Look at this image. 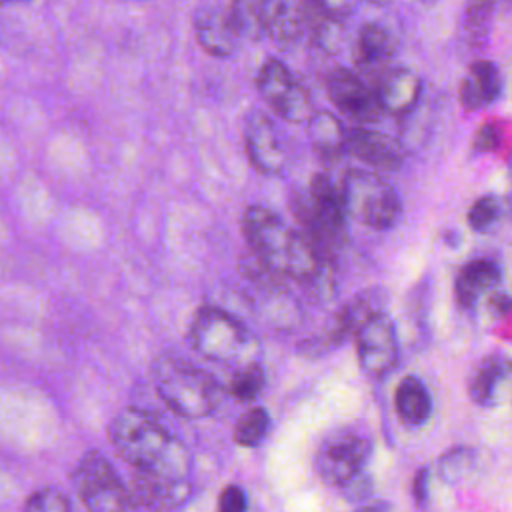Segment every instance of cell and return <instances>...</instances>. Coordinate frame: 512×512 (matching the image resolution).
Returning a JSON list of instances; mask_svg holds the SVG:
<instances>
[{
  "label": "cell",
  "instance_id": "obj_24",
  "mask_svg": "<svg viewBox=\"0 0 512 512\" xmlns=\"http://www.w3.org/2000/svg\"><path fill=\"white\" fill-rule=\"evenodd\" d=\"M392 52H394V40L382 24L368 22L360 28L358 54L364 64H380L388 60Z\"/></svg>",
  "mask_w": 512,
  "mask_h": 512
},
{
  "label": "cell",
  "instance_id": "obj_27",
  "mask_svg": "<svg viewBox=\"0 0 512 512\" xmlns=\"http://www.w3.org/2000/svg\"><path fill=\"white\" fill-rule=\"evenodd\" d=\"M268 426H270L268 412L260 406L250 408L248 412H244L238 418V422L234 426V442L240 446H246V448L258 446L264 440Z\"/></svg>",
  "mask_w": 512,
  "mask_h": 512
},
{
  "label": "cell",
  "instance_id": "obj_14",
  "mask_svg": "<svg viewBox=\"0 0 512 512\" xmlns=\"http://www.w3.org/2000/svg\"><path fill=\"white\" fill-rule=\"evenodd\" d=\"M190 496V484L184 474L172 472H136L132 498L142 506L166 512L182 506Z\"/></svg>",
  "mask_w": 512,
  "mask_h": 512
},
{
  "label": "cell",
  "instance_id": "obj_26",
  "mask_svg": "<svg viewBox=\"0 0 512 512\" xmlns=\"http://www.w3.org/2000/svg\"><path fill=\"white\" fill-rule=\"evenodd\" d=\"M474 462H476V452L472 448L454 446L438 458L436 472L442 482L456 484L474 468Z\"/></svg>",
  "mask_w": 512,
  "mask_h": 512
},
{
  "label": "cell",
  "instance_id": "obj_16",
  "mask_svg": "<svg viewBox=\"0 0 512 512\" xmlns=\"http://www.w3.org/2000/svg\"><path fill=\"white\" fill-rule=\"evenodd\" d=\"M382 300L384 296L380 294V290L370 288L364 290L360 294H356L348 304L342 306V310L334 316V322L326 328L324 336L316 338L318 348L322 346H340L346 338L354 336L358 332V328L374 314L384 312L382 310Z\"/></svg>",
  "mask_w": 512,
  "mask_h": 512
},
{
  "label": "cell",
  "instance_id": "obj_3",
  "mask_svg": "<svg viewBox=\"0 0 512 512\" xmlns=\"http://www.w3.org/2000/svg\"><path fill=\"white\" fill-rule=\"evenodd\" d=\"M150 374L160 400L182 418L210 416L222 404L220 382L186 358L164 354L154 360Z\"/></svg>",
  "mask_w": 512,
  "mask_h": 512
},
{
  "label": "cell",
  "instance_id": "obj_18",
  "mask_svg": "<svg viewBox=\"0 0 512 512\" xmlns=\"http://www.w3.org/2000/svg\"><path fill=\"white\" fill-rule=\"evenodd\" d=\"M420 94H422V82L408 68L388 70L380 78V82L374 90V98H376L380 112L384 110L388 114L410 112L416 106Z\"/></svg>",
  "mask_w": 512,
  "mask_h": 512
},
{
  "label": "cell",
  "instance_id": "obj_9",
  "mask_svg": "<svg viewBox=\"0 0 512 512\" xmlns=\"http://www.w3.org/2000/svg\"><path fill=\"white\" fill-rule=\"evenodd\" d=\"M256 88L264 102L286 122H306L314 112L308 88L278 58L264 60L256 76Z\"/></svg>",
  "mask_w": 512,
  "mask_h": 512
},
{
  "label": "cell",
  "instance_id": "obj_28",
  "mask_svg": "<svg viewBox=\"0 0 512 512\" xmlns=\"http://www.w3.org/2000/svg\"><path fill=\"white\" fill-rule=\"evenodd\" d=\"M264 382H266V376H264L260 362L242 366V368L234 370V374H232L230 394L240 402L256 400L264 388Z\"/></svg>",
  "mask_w": 512,
  "mask_h": 512
},
{
  "label": "cell",
  "instance_id": "obj_6",
  "mask_svg": "<svg viewBox=\"0 0 512 512\" xmlns=\"http://www.w3.org/2000/svg\"><path fill=\"white\" fill-rule=\"evenodd\" d=\"M302 224L306 226L300 232L326 256H332L348 238V214L340 184L324 172L310 180V204Z\"/></svg>",
  "mask_w": 512,
  "mask_h": 512
},
{
  "label": "cell",
  "instance_id": "obj_21",
  "mask_svg": "<svg viewBox=\"0 0 512 512\" xmlns=\"http://www.w3.org/2000/svg\"><path fill=\"white\" fill-rule=\"evenodd\" d=\"M264 36L288 44L294 42L306 28L304 4L292 0H266L260 2Z\"/></svg>",
  "mask_w": 512,
  "mask_h": 512
},
{
  "label": "cell",
  "instance_id": "obj_34",
  "mask_svg": "<svg viewBox=\"0 0 512 512\" xmlns=\"http://www.w3.org/2000/svg\"><path fill=\"white\" fill-rule=\"evenodd\" d=\"M342 494L344 498L352 500V502H360V500H366L370 496V490H372V482H370V476L364 472L360 476H356L354 480H350L348 484H344L342 488Z\"/></svg>",
  "mask_w": 512,
  "mask_h": 512
},
{
  "label": "cell",
  "instance_id": "obj_22",
  "mask_svg": "<svg viewBox=\"0 0 512 512\" xmlns=\"http://www.w3.org/2000/svg\"><path fill=\"white\" fill-rule=\"evenodd\" d=\"M394 406L400 420L408 426H422L432 414V398L424 382L416 376H404L394 392Z\"/></svg>",
  "mask_w": 512,
  "mask_h": 512
},
{
  "label": "cell",
  "instance_id": "obj_2",
  "mask_svg": "<svg viewBox=\"0 0 512 512\" xmlns=\"http://www.w3.org/2000/svg\"><path fill=\"white\" fill-rule=\"evenodd\" d=\"M116 454L132 464L136 472H188L186 448L160 424L156 416L142 408L120 410L108 430Z\"/></svg>",
  "mask_w": 512,
  "mask_h": 512
},
{
  "label": "cell",
  "instance_id": "obj_17",
  "mask_svg": "<svg viewBox=\"0 0 512 512\" xmlns=\"http://www.w3.org/2000/svg\"><path fill=\"white\" fill-rule=\"evenodd\" d=\"M510 386V362L494 352L478 362L470 376V396L478 406L492 408L506 400Z\"/></svg>",
  "mask_w": 512,
  "mask_h": 512
},
{
  "label": "cell",
  "instance_id": "obj_33",
  "mask_svg": "<svg viewBox=\"0 0 512 512\" xmlns=\"http://www.w3.org/2000/svg\"><path fill=\"white\" fill-rule=\"evenodd\" d=\"M500 140H502V128L498 126V122H486L478 128L474 136V148L478 152H490L500 146Z\"/></svg>",
  "mask_w": 512,
  "mask_h": 512
},
{
  "label": "cell",
  "instance_id": "obj_31",
  "mask_svg": "<svg viewBox=\"0 0 512 512\" xmlns=\"http://www.w3.org/2000/svg\"><path fill=\"white\" fill-rule=\"evenodd\" d=\"M492 8H494V4H488V2L470 4L466 8L464 26H466V34L472 42H480V38H484L488 34V20H490Z\"/></svg>",
  "mask_w": 512,
  "mask_h": 512
},
{
  "label": "cell",
  "instance_id": "obj_25",
  "mask_svg": "<svg viewBox=\"0 0 512 512\" xmlns=\"http://www.w3.org/2000/svg\"><path fill=\"white\" fill-rule=\"evenodd\" d=\"M228 14H230V24L236 32V36L242 40H260L264 38V28H262V10L260 2L252 0H238L228 4Z\"/></svg>",
  "mask_w": 512,
  "mask_h": 512
},
{
  "label": "cell",
  "instance_id": "obj_5",
  "mask_svg": "<svg viewBox=\"0 0 512 512\" xmlns=\"http://www.w3.org/2000/svg\"><path fill=\"white\" fill-rule=\"evenodd\" d=\"M346 214L374 230H388L402 212L396 188L376 172L348 170L340 182Z\"/></svg>",
  "mask_w": 512,
  "mask_h": 512
},
{
  "label": "cell",
  "instance_id": "obj_37",
  "mask_svg": "<svg viewBox=\"0 0 512 512\" xmlns=\"http://www.w3.org/2000/svg\"><path fill=\"white\" fill-rule=\"evenodd\" d=\"M356 512H390V504L388 502H372V504L360 506Z\"/></svg>",
  "mask_w": 512,
  "mask_h": 512
},
{
  "label": "cell",
  "instance_id": "obj_15",
  "mask_svg": "<svg viewBox=\"0 0 512 512\" xmlns=\"http://www.w3.org/2000/svg\"><path fill=\"white\" fill-rule=\"evenodd\" d=\"M344 152L384 172H394L404 162L402 144L396 138L370 128H354L346 132Z\"/></svg>",
  "mask_w": 512,
  "mask_h": 512
},
{
  "label": "cell",
  "instance_id": "obj_4",
  "mask_svg": "<svg viewBox=\"0 0 512 512\" xmlns=\"http://www.w3.org/2000/svg\"><path fill=\"white\" fill-rule=\"evenodd\" d=\"M188 344L200 356L238 370L260 358V342L234 314L218 306H202L188 324Z\"/></svg>",
  "mask_w": 512,
  "mask_h": 512
},
{
  "label": "cell",
  "instance_id": "obj_8",
  "mask_svg": "<svg viewBox=\"0 0 512 512\" xmlns=\"http://www.w3.org/2000/svg\"><path fill=\"white\" fill-rule=\"evenodd\" d=\"M370 440L354 428H338L326 434L316 450L314 466L318 476L332 486L342 488L366 472Z\"/></svg>",
  "mask_w": 512,
  "mask_h": 512
},
{
  "label": "cell",
  "instance_id": "obj_20",
  "mask_svg": "<svg viewBox=\"0 0 512 512\" xmlns=\"http://www.w3.org/2000/svg\"><path fill=\"white\" fill-rule=\"evenodd\" d=\"M502 92L500 68L490 60H476L470 64L460 82L458 98L466 110H478L492 104Z\"/></svg>",
  "mask_w": 512,
  "mask_h": 512
},
{
  "label": "cell",
  "instance_id": "obj_10",
  "mask_svg": "<svg viewBox=\"0 0 512 512\" xmlns=\"http://www.w3.org/2000/svg\"><path fill=\"white\" fill-rule=\"evenodd\" d=\"M354 336L358 364L368 376L382 378L394 370L400 346L396 328L384 312L370 316Z\"/></svg>",
  "mask_w": 512,
  "mask_h": 512
},
{
  "label": "cell",
  "instance_id": "obj_30",
  "mask_svg": "<svg viewBox=\"0 0 512 512\" xmlns=\"http://www.w3.org/2000/svg\"><path fill=\"white\" fill-rule=\"evenodd\" d=\"M22 512H70V502L62 490L44 486L28 496Z\"/></svg>",
  "mask_w": 512,
  "mask_h": 512
},
{
  "label": "cell",
  "instance_id": "obj_36",
  "mask_svg": "<svg viewBox=\"0 0 512 512\" xmlns=\"http://www.w3.org/2000/svg\"><path fill=\"white\" fill-rule=\"evenodd\" d=\"M488 304H490V312H492V314L502 316V314H506L508 308H510V298H508L506 292H502V290L496 288V290L490 294Z\"/></svg>",
  "mask_w": 512,
  "mask_h": 512
},
{
  "label": "cell",
  "instance_id": "obj_7",
  "mask_svg": "<svg viewBox=\"0 0 512 512\" xmlns=\"http://www.w3.org/2000/svg\"><path fill=\"white\" fill-rule=\"evenodd\" d=\"M72 484L88 512H124L130 494L114 466L96 450L86 452L72 472Z\"/></svg>",
  "mask_w": 512,
  "mask_h": 512
},
{
  "label": "cell",
  "instance_id": "obj_12",
  "mask_svg": "<svg viewBox=\"0 0 512 512\" xmlns=\"http://www.w3.org/2000/svg\"><path fill=\"white\" fill-rule=\"evenodd\" d=\"M244 146L256 170L276 174L286 162V152L272 118L262 110H252L244 120Z\"/></svg>",
  "mask_w": 512,
  "mask_h": 512
},
{
  "label": "cell",
  "instance_id": "obj_29",
  "mask_svg": "<svg viewBox=\"0 0 512 512\" xmlns=\"http://www.w3.org/2000/svg\"><path fill=\"white\" fill-rule=\"evenodd\" d=\"M500 216H502L500 200L492 194H486L478 198L468 210V224L476 232H488L498 224Z\"/></svg>",
  "mask_w": 512,
  "mask_h": 512
},
{
  "label": "cell",
  "instance_id": "obj_23",
  "mask_svg": "<svg viewBox=\"0 0 512 512\" xmlns=\"http://www.w3.org/2000/svg\"><path fill=\"white\" fill-rule=\"evenodd\" d=\"M308 124V136L312 142V148L322 158H338L344 154V140L346 130L342 128L340 120L330 112H312V116L306 120Z\"/></svg>",
  "mask_w": 512,
  "mask_h": 512
},
{
  "label": "cell",
  "instance_id": "obj_1",
  "mask_svg": "<svg viewBox=\"0 0 512 512\" xmlns=\"http://www.w3.org/2000/svg\"><path fill=\"white\" fill-rule=\"evenodd\" d=\"M242 232L254 256L266 272L290 278L316 300H328L334 292L332 258L322 254L300 230L290 228L266 206H248L242 216Z\"/></svg>",
  "mask_w": 512,
  "mask_h": 512
},
{
  "label": "cell",
  "instance_id": "obj_13",
  "mask_svg": "<svg viewBox=\"0 0 512 512\" xmlns=\"http://www.w3.org/2000/svg\"><path fill=\"white\" fill-rule=\"evenodd\" d=\"M192 26H194L198 44L210 56L226 58L236 52L240 38L236 36L234 28L230 24L228 4H224V2L200 4L194 10Z\"/></svg>",
  "mask_w": 512,
  "mask_h": 512
},
{
  "label": "cell",
  "instance_id": "obj_19",
  "mask_svg": "<svg viewBox=\"0 0 512 512\" xmlns=\"http://www.w3.org/2000/svg\"><path fill=\"white\" fill-rule=\"evenodd\" d=\"M500 266L494 260L478 258L464 264L454 282V294L460 308H474L478 300L492 294L500 284Z\"/></svg>",
  "mask_w": 512,
  "mask_h": 512
},
{
  "label": "cell",
  "instance_id": "obj_35",
  "mask_svg": "<svg viewBox=\"0 0 512 512\" xmlns=\"http://www.w3.org/2000/svg\"><path fill=\"white\" fill-rule=\"evenodd\" d=\"M428 482H430L428 468H420L412 480V498L418 506H424L428 500Z\"/></svg>",
  "mask_w": 512,
  "mask_h": 512
},
{
  "label": "cell",
  "instance_id": "obj_11",
  "mask_svg": "<svg viewBox=\"0 0 512 512\" xmlns=\"http://www.w3.org/2000/svg\"><path fill=\"white\" fill-rule=\"evenodd\" d=\"M326 94L344 116L360 124L376 122L380 116L374 92L348 68H336L328 74Z\"/></svg>",
  "mask_w": 512,
  "mask_h": 512
},
{
  "label": "cell",
  "instance_id": "obj_32",
  "mask_svg": "<svg viewBox=\"0 0 512 512\" xmlns=\"http://www.w3.org/2000/svg\"><path fill=\"white\" fill-rule=\"evenodd\" d=\"M248 498L242 486L230 484L218 496V512H246Z\"/></svg>",
  "mask_w": 512,
  "mask_h": 512
}]
</instances>
